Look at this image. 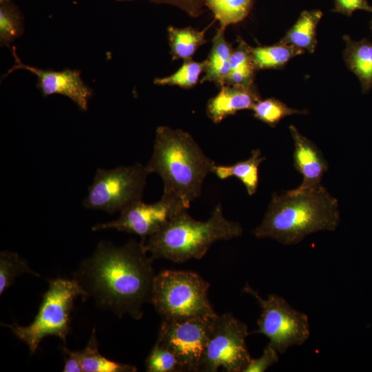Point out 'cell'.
Returning <instances> with one entry per match:
<instances>
[{
    "label": "cell",
    "instance_id": "obj_20",
    "mask_svg": "<svg viewBox=\"0 0 372 372\" xmlns=\"http://www.w3.org/2000/svg\"><path fill=\"white\" fill-rule=\"evenodd\" d=\"M238 45L230 58L231 71L225 85H251L256 71L251 54V46L240 37L237 38Z\"/></svg>",
    "mask_w": 372,
    "mask_h": 372
},
{
    "label": "cell",
    "instance_id": "obj_2",
    "mask_svg": "<svg viewBox=\"0 0 372 372\" xmlns=\"http://www.w3.org/2000/svg\"><path fill=\"white\" fill-rule=\"evenodd\" d=\"M340 222L337 199L320 185L302 192L273 193L261 223L252 233L258 238L292 245L311 234L335 231Z\"/></svg>",
    "mask_w": 372,
    "mask_h": 372
},
{
    "label": "cell",
    "instance_id": "obj_31",
    "mask_svg": "<svg viewBox=\"0 0 372 372\" xmlns=\"http://www.w3.org/2000/svg\"><path fill=\"white\" fill-rule=\"evenodd\" d=\"M156 3L175 5L184 10L190 16L197 17L201 13V6L205 0H149Z\"/></svg>",
    "mask_w": 372,
    "mask_h": 372
},
{
    "label": "cell",
    "instance_id": "obj_3",
    "mask_svg": "<svg viewBox=\"0 0 372 372\" xmlns=\"http://www.w3.org/2000/svg\"><path fill=\"white\" fill-rule=\"evenodd\" d=\"M145 165L150 174L161 178L163 194L190 207L200 197L203 183L213 173L216 163L189 133L162 125L156 128L152 154Z\"/></svg>",
    "mask_w": 372,
    "mask_h": 372
},
{
    "label": "cell",
    "instance_id": "obj_6",
    "mask_svg": "<svg viewBox=\"0 0 372 372\" xmlns=\"http://www.w3.org/2000/svg\"><path fill=\"white\" fill-rule=\"evenodd\" d=\"M78 296L84 300L85 293L74 278L51 280L32 323L25 327L17 323L3 325L28 345L30 354L37 351L41 340L48 335L59 337L65 344L70 331V312Z\"/></svg>",
    "mask_w": 372,
    "mask_h": 372
},
{
    "label": "cell",
    "instance_id": "obj_8",
    "mask_svg": "<svg viewBox=\"0 0 372 372\" xmlns=\"http://www.w3.org/2000/svg\"><path fill=\"white\" fill-rule=\"evenodd\" d=\"M243 292L254 296L261 308L257 320L258 329L250 334L264 335L280 354L292 347L302 345L309 339L310 324L305 313L294 309L276 294L271 293L262 298L249 285L244 287Z\"/></svg>",
    "mask_w": 372,
    "mask_h": 372
},
{
    "label": "cell",
    "instance_id": "obj_4",
    "mask_svg": "<svg viewBox=\"0 0 372 372\" xmlns=\"http://www.w3.org/2000/svg\"><path fill=\"white\" fill-rule=\"evenodd\" d=\"M242 232L240 223L227 219L221 204L218 203L205 221L194 219L187 209L179 212L143 245L153 260L180 263L201 259L216 242L231 240Z\"/></svg>",
    "mask_w": 372,
    "mask_h": 372
},
{
    "label": "cell",
    "instance_id": "obj_21",
    "mask_svg": "<svg viewBox=\"0 0 372 372\" xmlns=\"http://www.w3.org/2000/svg\"><path fill=\"white\" fill-rule=\"evenodd\" d=\"M83 372H135L136 367L110 360L102 355L98 349L96 330L93 329L86 347L76 351Z\"/></svg>",
    "mask_w": 372,
    "mask_h": 372
},
{
    "label": "cell",
    "instance_id": "obj_33",
    "mask_svg": "<svg viewBox=\"0 0 372 372\" xmlns=\"http://www.w3.org/2000/svg\"><path fill=\"white\" fill-rule=\"evenodd\" d=\"M8 1V0H0V2H3V1Z\"/></svg>",
    "mask_w": 372,
    "mask_h": 372
},
{
    "label": "cell",
    "instance_id": "obj_5",
    "mask_svg": "<svg viewBox=\"0 0 372 372\" xmlns=\"http://www.w3.org/2000/svg\"><path fill=\"white\" fill-rule=\"evenodd\" d=\"M209 284L198 273L165 270L156 275L151 303L164 320L216 317L208 298Z\"/></svg>",
    "mask_w": 372,
    "mask_h": 372
},
{
    "label": "cell",
    "instance_id": "obj_9",
    "mask_svg": "<svg viewBox=\"0 0 372 372\" xmlns=\"http://www.w3.org/2000/svg\"><path fill=\"white\" fill-rule=\"evenodd\" d=\"M247 325L231 313L218 315L206 346L199 371L243 372L251 360L246 338Z\"/></svg>",
    "mask_w": 372,
    "mask_h": 372
},
{
    "label": "cell",
    "instance_id": "obj_24",
    "mask_svg": "<svg viewBox=\"0 0 372 372\" xmlns=\"http://www.w3.org/2000/svg\"><path fill=\"white\" fill-rule=\"evenodd\" d=\"M24 32L23 17L10 0L0 2V45L10 44Z\"/></svg>",
    "mask_w": 372,
    "mask_h": 372
},
{
    "label": "cell",
    "instance_id": "obj_19",
    "mask_svg": "<svg viewBox=\"0 0 372 372\" xmlns=\"http://www.w3.org/2000/svg\"><path fill=\"white\" fill-rule=\"evenodd\" d=\"M207 29L169 26L167 34L172 60L192 59L198 49L207 41L205 36Z\"/></svg>",
    "mask_w": 372,
    "mask_h": 372
},
{
    "label": "cell",
    "instance_id": "obj_29",
    "mask_svg": "<svg viewBox=\"0 0 372 372\" xmlns=\"http://www.w3.org/2000/svg\"><path fill=\"white\" fill-rule=\"evenodd\" d=\"M278 351L269 342L262 355L251 358L243 372H264L279 360Z\"/></svg>",
    "mask_w": 372,
    "mask_h": 372
},
{
    "label": "cell",
    "instance_id": "obj_23",
    "mask_svg": "<svg viewBox=\"0 0 372 372\" xmlns=\"http://www.w3.org/2000/svg\"><path fill=\"white\" fill-rule=\"evenodd\" d=\"M254 0H205L220 27L223 29L244 20L249 14Z\"/></svg>",
    "mask_w": 372,
    "mask_h": 372
},
{
    "label": "cell",
    "instance_id": "obj_10",
    "mask_svg": "<svg viewBox=\"0 0 372 372\" xmlns=\"http://www.w3.org/2000/svg\"><path fill=\"white\" fill-rule=\"evenodd\" d=\"M218 316L176 321L162 320L156 342L175 354L181 371H199Z\"/></svg>",
    "mask_w": 372,
    "mask_h": 372
},
{
    "label": "cell",
    "instance_id": "obj_14",
    "mask_svg": "<svg viewBox=\"0 0 372 372\" xmlns=\"http://www.w3.org/2000/svg\"><path fill=\"white\" fill-rule=\"evenodd\" d=\"M260 99V96L254 84L224 85L220 87V92L208 101L207 116L217 124L238 111L252 110Z\"/></svg>",
    "mask_w": 372,
    "mask_h": 372
},
{
    "label": "cell",
    "instance_id": "obj_30",
    "mask_svg": "<svg viewBox=\"0 0 372 372\" xmlns=\"http://www.w3.org/2000/svg\"><path fill=\"white\" fill-rule=\"evenodd\" d=\"M358 10L372 12V6L366 0H335L333 11L347 16H351Z\"/></svg>",
    "mask_w": 372,
    "mask_h": 372
},
{
    "label": "cell",
    "instance_id": "obj_18",
    "mask_svg": "<svg viewBox=\"0 0 372 372\" xmlns=\"http://www.w3.org/2000/svg\"><path fill=\"white\" fill-rule=\"evenodd\" d=\"M322 16L320 10H305L280 42L313 53L317 44L316 28Z\"/></svg>",
    "mask_w": 372,
    "mask_h": 372
},
{
    "label": "cell",
    "instance_id": "obj_22",
    "mask_svg": "<svg viewBox=\"0 0 372 372\" xmlns=\"http://www.w3.org/2000/svg\"><path fill=\"white\" fill-rule=\"evenodd\" d=\"M304 50L281 42L269 45L251 48L255 68L257 70L280 69Z\"/></svg>",
    "mask_w": 372,
    "mask_h": 372
},
{
    "label": "cell",
    "instance_id": "obj_16",
    "mask_svg": "<svg viewBox=\"0 0 372 372\" xmlns=\"http://www.w3.org/2000/svg\"><path fill=\"white\" fill-rule=\"evenodd\" d=\"M225 29L219 28L212 39V46L208 57L205 75L200 82H213L218 87L225 85L231 71L230 58L233 51L231 43L225 37Z\"/></svg>",
    "mask_w": 372,
    "mask_h": 372
},
{
    "label": "cell",
    "instance_id": "obj_25",
    "mask_svg": "<svg viewBox=\"0 0 372 372\" xmlns=\"http://www.w3.org/2000/svg\"><path fill=\"white\" fill-rule=\"evenodd\" d=\"M206 66V59L201 62L192 59H185L176 72L165 77L156 78L154 83L157 85H175L183 89H190L196 85L200 74L205 72Z\"/></svg>",
    "mask_w": 372,
    "mask_h": 372
},
{
    "label": "cell",
    "instance_id": "obj_7",
    "mask_svg": "<svg viewBox=\"0 0 372 372\" xmlns=\"http://www.w3.org/2000/svg\"><path fill=\"white\" fill-rule=\"evenodd\" d=\"M149 174L146 165L140 163L112 169L98 168L82 205L86 209L110 214L120 213L142 200Z\"/></svg>",
    "mask_w": 372,
    "mask_h": 372
},
{
    "label": "cell",
    "instance_id": "obj_35",
    "mask_svg": "<svg viewBox=\"0 0 372 372\" xmlns=\"http://www.w3.org/2000/svg\"><path fill=\"white\" fill-rule=\"evenodd\" d=\"M371 28H372V22H371Z\"/></svg>",
    "mask_w": 372,
    "mask_h": 372
},
{
    "label": "cell",
    "instance_id": "obj_32",
    "mask_svg": "<svg viewBox=\"0 0 372 372\" xmlns=\"http://www.w3.org/2000/svg\"><path fill=\"white\" fill-rule=\"evenodd\" d=\"M63 352L65 355V365L63 371L83 372L76 351H70L64 347L63 348Z\"/></svg>",
    "mask_w": 372,
    "mask_h": 372
},
{
    "label": "cell",
    "instance_id": "obj_15",
    "mask_svg": "<svg viewBox=\"0 0 372 372\" xmlns=\"http://www.w3.org/2000/svg\"><path fill=\"white\" fill-rule=\"evenodd\" d=\"M343 39L345 63L360 80L362 93H366L372 88V41L366 39L355 41L348 35Z\"/></svg>",
    "mask_w": 372,
    "mask_h": 372
},
{
    "label": "cell",
    "instance_id": "obj_1",
    "mask_svg": "<svg viewBox=\"0 0 372 372\" xmlns=\"http://www.w3.org/2000/svg\"><path fill=\"white\" fill-rule=\"evenodd\" d=\"M153 259L143 242L135 239L121 246L100 241L93 254L85 259L73 278L98 306L118 317H143L144 304L151 302L156 277Z\"/></svg>",
    "mask_w": 372,
    "mask_h": 372
},
{
    "label": "cell",
    "instance_id": "obj_34",
    "mask_svg": "<svg viewBox=\"0 0 372 372\" xmlns=\"http://www.w3.org/2000/svg\"><path fill=\"white\" fill-rule=\"evenodd\" d=\"M117 1H130V0H117Z\"/></svg>",
    "mask_w": 372,
    "mask_h": 372
},
{
    "label": "cell",
    "instance_id": "obj_27",
    "mask_svg": "<svg viewBox=\"0 0 372 372\" xmlns=\"http://www.w3.org/2000/svg\"><path fill=\"white\" fill-rule=\"evenodd\" d=\"M29 273L39 276L29 267L27 261L18 254L7 251L0 253V294L15 281L19 275Z\"/></svg>",
    "mask_w": 372,
    "mask_h": 372
},
{
    "label": "cell",
    "instance_id": "obj_12",
    "mask_svg": "<svg viewBox=\"0 0 372 372\" xmlns=\"http://www.w3.org/2000/svg\"><path fill=\"white\" fill-rule=\"evenodd\" d=\"M12 54L14 63L8 74L19 69L28 70L37 77V87L44 97L55 94H61L70 99L80 110H87L92 90L83 81L79 70H43L24 64L17 56L14 48Z\"/></svg>",
    "mask_w": 372,
    "mask_h": 372
},
{
    "label": "cell",
    "instance_id": "obj_17",
    "mask_svg": "<svg viewBox=\"0 0 372 372\" xmlns=\"http://www.w3.org/2000/svg\"><path fill=\"white\" fill-rule=\"evenodd\" d=\"M265 160L259 149H253L249 158L233 165H216L213 173L220 179L236 177L246 188L249 196L256 194L259 183V166Z\"/></svg>",
    "mask_w": 372,
    "mask_h": 372
},
{
    "label": "cell",
    "instance_id": "obj_11",
    "mask_svg": "<svg viewBox=\"0 0 372 372\" xmlns=\"http://www.w3.org/2000/svg\"><path fill=\"white\" fill-rule=\"evenodd\" d=\"M189 207L179 198L163 194L161 199L153 203L142 200L136 201L120 212L119 217L107 223H98L92 231L114 229L141 238L145 240L161 230L173 217Z\"/></svg>",
    "mask_w": 372,
    "mask_h": 372
},
{
    "label": "cell",
    "instance_id": "obj_13",
    "mask_svg": "<svg viewBox=\"0 0 372 372\" xmlns=\"http://www.w3.org/2000/svg\"><path fill=\"white\" fill-rule=\"evenodd\" d=\"M289 131L294 143V167L302 176V183L292 190L302 192L316 188L328 170V163L318 147L294 125L289 126Z\"/></svg>",
    "mask_w": 372,
    "mask_h": 372
},
{
    "label": "cell",
    "instance_id": "obj_26",
    "mask_svg": "<svg viewBox=\"0 0 372 372\" xmlns=\"http://www.w3.org/2000/svg\"><path fill=\"white\" fill-rule=\"evenodd\" d=\"M257 119L275 127L282 118L293 114H306L308 111L291 108L275 98L260 99L251 110Z\"/></svg>",
    "mask_w": 372,
    "mask_h": 372
},
{
    "label": "cell",
    "instance_id": "obj_28",
    "mask_svg": "<svg viewBox=\"0 0 372 372\" xmlns=\"http://www.w3.org/2000/svg\"><path fill=\"white\" fill-rule=\"evenodd\" d=\"M145 368L148 372L181 371L175 354L157 342L146 358Z\"/></svg>",
    "mask_w": 372,
    "mask_h": 372
}]
</instances>
